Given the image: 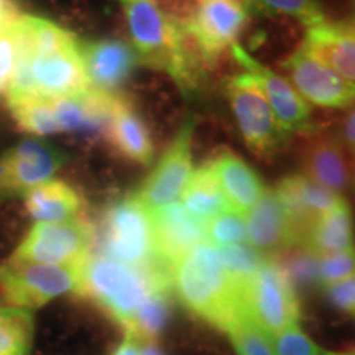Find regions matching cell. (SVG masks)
<instances>
[{
  "mask_svg": "<svg viewBox=\"0 0 355 355\" xmlns=\"http://www.w3.org/2000/svg\"><path fill=\"white\" fill-rule=\"evenodd\" d=\"M96 225L84 217L37 222L13 252V259L44 265L81 266L92 254Z\"/></svg>",
  "mask_w": 355,
  "mask_h": 355,
  "instance_id": "7",
  "label": "cell"
},
{
  "mask_svg": "<svg viewBox=\"0 0 355 355\" xmlns=\"http://www.w3.org/2000/svg\"><path fill=\"white\" fill-rule=\"evenodd\" d=\"M121 2H123V0H121Z\"/></svg>",
  "mask_w": 355,
  "mask_h": 355,
  "instance_id": "47",
  "label": "cell"
},
{
  "mask_svg": "<svg viewBox=\"0 0 355 355\" xmlns=\"http://www.w3.org/2000/svg\"><path fill=\"white\" fill-rule=\"evenodd\" d=\"M19 56L7 94L61 99L87 91L79 40L43 17L20 15L15 21Z\"/></svg>",
  "mask_w": 355,
  "mask_h": 355,
  "instance_id": "2",
  "label": "cell"
},
{
  "mask_svg": "<svg viewBox=\"0 0 355 355\" xmlns=\"http://www.w3.org/2000/svg\"><path fill=\"white\" fill-rule=\"evenodd\" d=\"M217 250H219L225 272H227L229 278L232 279V283L243 300L248 285H250V282L260 270V266L266 260L265 255L247 242L217 247Z\"/></svg>",
  "mask_w": 355,
  "mask_h": 355,
  "instance_id": "29",
  "label": "cell"
},
{
  "mask_svg": "<svg viewBox=\"0 0 355 355\" xmlns=\"http://www.w3.org/2000/svg\"><path fill=\"white\" fill-rule=\"evenodd\" d=\"M140 63L165 71L186 96L201 89L207 61L186 30L194 0H123Z\"/></svg>",
  "mask_w": 355,
  "mask_h": 355,
  "instance_id": "1",
  "label": "cell"
},
{
  "mask_svg": "<svg viewBox=\"0 0 355 355\" xmlns=\"http://www.w3.org/2000/svg\"><path fill=\"white\" fill-rule=\"evenodd\" d=\"M245 0H196L186 30L207 64L230 50L250 20Z\"/></svg>",
  "mask_w": 355,
  "mask_h": 355,
  "instance_id": "10",
  "label": "cell"
},
{
  "mask_svg": "<svg viewBox=\"0 0 355 355\" xmlns=\"http://www.w3.org/2000/svg\"><path fill=\"white\" fill-rule=\"evenodd\" d=\"M324 293L337 309L352 314L355 318V275L343 279V282L324 286Z\"/></svg>",
  "mask_w": 355,
  "mask_h": 355,
  "instance_id": "38",
  "label": "cell"
},
{
  "mask_svg": "<svg viewBox=\"0 0 355 355\" xmlns=\"http://www.w3.org/2000/svg\"><path fill=\"white\" fill-rule=\"evenodd\" d=\"M224 331L229 334L237 355H277L270 336L257 326L245 309L239 311L225 324Z\"/></svg>",
  "mask_w": 355,
  "mask_h": 355,
  "instance_id": "30",
  "label": "cell"
},
{
  "mask_svg": "<svg viewBox=\"0 0 355 355\" xmlns=\"http://www.w3.org/2000/svg\"><path fill=\"white\" fill-rule=\"evenodd\" d=\"M243 306L268 336L298 324L301 316L300 300L295 286L277 261L266 259L243 295Z\"/></svg>",
  "mask_w": 355,
  "mask_h": 355,
  "instance_id": "9",
  "label": "cell"
},
{
  "mask_svg": "<svg viewBox=\"0 0 355 355\" xmlns=\"http://www.w3.org/2000/svg\"><path fill=\"white\" fill-rule=\"evenodd\" d=\"M350 21L355 25V0H352V15H350Z\"/></svg>",
  "mask_w": 355,
  "mask_h": 355,
  "instance_id": "45",
  "label": "cell"
},
{
  "mask_svg": "<svg viewBox=\"0 0 355 355\" xmlns=\"http://www.w3.org/2000/svg\"><path fill=\"white\" fill-rule=\"evenodd\" d=\"M81 266L44 265L10 257L0 265V298L10 308L38 309L58 296L76 291Z\"/></svg>",
  "mask_w": 355,
  "mask_h": 355,
  "instance_id": "6",
  "label": "cell"
},
{
  "mask_svg": "<svg viewBox=\"0 0 355 355\" xmlns=\"http://www.w3.org/2000/svg\"><path fill=\"white\" fill-rule=\"evenodd\" d=\"M115 94L89 87L81 94L51 99L53 112L61 132L102 135L112 112Z\"/></svg>",
  "mask_w": 355,
  "mask_h": 355,
  "instance_id": "22",
  "label": "cell"
},
{
  "mask_svg": "<svg viewBox=\"0 0 355 355\" xmlns=\"http://www.w3.org/2000/svg\"><path fill=\"white\" fill-rule=\"evenodd\" d=\"M63 155L42 140H24L0 155V202L24 198L28 191L53 180Z\"/></svg>",
  "mask_w": 355,
  "mask_h": 355,
  "instance_id": "11",
  "label": "cell"
},
{
  "mask_svg": "<svg viewBox=\"0 0 355 355\" xmlns=\"http://www.w3.org/2000/svg\"><path fill=\"white\" fill-rule=\"evenodd\" d=\"M247 243L261 252L275 254L296 247L290 217L277 193L265 189L257 204L247 212Z\"/></svg>",
  "mask_w": 355,
  "mask_h": 355,
  "instance_id": "21",
  "label": "cell"
},
{
  "mask_svg": "<svg viewBox=\"0 0 355 355\" xmlns=\"http://www.w3.org/2000/svg\"><path fill=\"white\" fill-rule=\"evenodd\" d=\"M311 56L355 83V25L352 21L322 20L306 26L303 44Z\"/></svg>",
  "mask_w": 355,
  "mask_h": 355,
  "instance_id": "19",
  "label": "cell"
},
{
  "mask_svg": "<svg viewBox=\"0 0 355 355\" xmlns=\"http://www.w3.org/2000/svg\"><path fill=\"white\" fill-rule=\"evenodd\" d=\"M277 355H322L324 350L306 336L298 324H291L286 329L270 336Z\"/></svg>",
  "mask_w": 355,
  "mask_h": 355,
  "instance_id": "36",
  "label": "cell"
},
{
  "mask_svg": "<svg viewBox=\"0 0 355 355\" xmlns=\"http://www.w3.org/2000/svg\"><path fill=\"white\" fill-rule=\"evenodd\" d=\"M102 135L110 148L128 162L144 166L153 162L155 146L148 127L125 97L115 94L112 112Z\"/></svg>",
  "mask_w": 355,
  "mask_h": 355,
  "instance_id": "20",
  "label": "cell"
},
{
  "mask_svg": "<svg viewBox=\"0 0 355 355\" xmlns=\"http://www.w3.org/2000/svg\"><path fill=\"white\" fill-rule=\"evenodd\" d=\"M352 275H355V247L318 259V283L322 288Z\"/></svg>",
  "mask_w": 355,
  "mask_h": 355,
  "instance_id": "35",
  "label": "cell"
},
{
  "mask_svg": "<svg viewBox=\"0 0 355 355\" xmlns=\"http://www.w3.org/2000/svg\"><path fill=\"white\" fill-rule=\"evenodd\" d=\"M275 193L290 217L296 247L304 245L314 222L344 198L334 191L314 183L304 175L283 178Z\"/></svg>",
  "mask_w": 355,
  "mask_h": 355,
  "instance_id": "16",
  "label": "cell"
},
{
  "mask_svg": "<svg viewBox=\"0 0 355 355\" xmlns=\"http://www.w3.org/2000/svg\"><path fill=\"white\" fill-rule=\"evenodd\" d=\"M227 96L243 141L260 158H270L283 148L288 135L277 122L268 101L250 74L242 73L227 81Z\"/></svg>",
  "mask_w": 355,
  "mask_h": 355,
  "instance_id": "8",
  "label": "cell"
},
{
  "mask_svg": "<svg viewBox=\"0 0 355 355\" xmlns=\"http://www.w3.org/2000/svg\"><path fill=\"white\" fill-rule=\"evenodd\" d=\"M141 355H163L155 340H141Z\"/></svg>",
  "mask_w": 355,
  "mask_h": 355,
  "instance_id": "42",
  "label": "cell"
},
{
  "mask_svg": "<svg viewBox=\"0 0 355 355\" xmlns=\"http://www.w3.org/2000/svg\"><path fill=\"white\" fill-rule=\"evenodd\" d=\"M283 69L293 87L308 104L327 109H345L355 105V83L327 68L311 56L303 46L283 61Z\"/></svg>",
  "mask_w": 355,
  "mask_h": 355,
  "instance_id": "13",
  "label": "cell"
},
{
  "mask_svg": "<svg viewBox=\"0 0 355 355\" xmlns=\"http://www.w3.org/2000/svg\"><path fill=\"white\" fill-rule=\"evenodd\" d=\"M206 242L214 247L247 242L245 216L235 211H224L206 222Z\"/></svg>",
  "mask_w": 355,
  "mask_h": 355,
  "instance_id": "33",
  "label": "cell"
},
{
  "mask_svg": "<svg viewBox=\"0 0 355 355\" xmlns=\"http://www.w3.org/2000/svg\"><path fill=\"white\" fill-rule=\"evenodd\" d=\"M230 55L237 64H241L247 74H250L259 84L261 92L268 101L277 122L282 130L290 133H304L311 130V107L298 94L293 84L270 68L257 61L245 48L235 43L230 48Z\"/></svg>",
  "mask_w": 355,
  "mask_h": 355,
  "instance_id": "14",
  "label": "cell"
},
{
  "mask_svg": "<svg viewBox=\"0 0 355 355\" xmlns=\"http://www.w3.org/2000/svg\"><path fill=\"white\" fill-rule=\"evenodd\" d=\"M207 165L214 173L217 183L220 184L230 211L247 216V212L265 193L261 178L232 150H222L216 153Z\"/></svg>",
  "mask_w": 355,
  "mask_h": 355,
  "instance_id": "23",
  "label": "cell"
},
{
  "mask_svg": "<svg viewBox=\"0 0 355 355\" xmlns=\"http://www.w3.org/2000/svg\"><path fill=\"white\" fill-rule=\"evenodd\" d=\"M79 53L89 87L105 94H117L140 63L135 50L121 40L79 42Z\"/></svg>",
  "mask_w": 355,
  "mask_h": 355,
  "instance_id": "17",
  "label": "cell"
},
{
  "mask_svg": "<svg viewBox=\"0 0 355 355\" xmlns=\"http://www.w3.org/2000/svg\"><path fill=\"white\" fill-rule=\"evenodd\" d=\"M354 184H355V176H354Z\"/></svg>",
  "mask_w": 355,
  "mask_h": 355,
  "instance_id": "46",
  "label": "cell"
},
{
  "mask_svg": "<svg viewBox=\"0 0 355 355\" xmlns=\"http://www.w3.org/2000/svg\"><path fill=\"white\" fill-rule=\"evenodd\" d=\"M171 286L158 288L146 298L135 316L128 324L125 332L139 337L140 340H155L165 329L171 314Z\"/></svg>",
  "mask_w": 355,
  "mask_h": 355,
  "instance_id": "28",
  "label": "cell"
},
{
  "mask_svg": "<svg viewBox=\"0 0 355 355\" xmlns=\"http://www.w3.org/2000/svg\"><path fill=\"white\" fill-rule=\"evenodd\" d=\"M250 10L272 17H290L309 26L324 19L319 0H245Z\"/></svg>",
  "mask_w": 355,
  "mask_h": 355,
  "instance_id": "32",
  "label": "cell"
},
{
  "mask_svg": "<svg viewBox=\"0 0 355 355\" xmlns=\"http://www.w3.org/2000/svg\"><path fill=\"white\" fill-rule=\"evenodd\" d=\"M10 311H12L10 306L3 304L2 301H0V324H2L3 319H6V318L8 316V313H10Z\"/></svg>",
  "mask_w": 355,
  "mask_h": 355,
  "instance_id": "43",
  "label": "cell"
},
{
  "mask_svg": "<svg viewBox=\"0 0 355 355\" xmlns=\"http://www.w3.org/2000/svg\"><path fill=\"white\" fill-rule=\"evenodd\" d=\"M166 286H171L170 272L135 268L92 252L81 266L74 293L127 329L141 303L155 290Z\"/></svg>",
  "mask_w": 355,
  "mask_h": 355,
  "instance_id": "4",
  "label": "cell"
},
{
  "mask_svg": "<svg viewBox=\"0 0 355 355\" xmlns=\"http://www.w3.org/2000/svg\"><path fill=\"white\" fill-rule=\"evenodd\" d=\"M352 247H355L354 214L350 204L343 198L314 222L303 248L321 259Z\"/></svg>",
  "mask_w": 355,
  "mask_h": 355,
  "instance_id": "24",
  "label": "cell"
},
{
  "mask_svg": "<svg viewBox=\"0 0 355 355\" xmlns=\"http://www.w3.org/2000/svg\"><path fill=\"white\" fill-rule=\"evenodd\" d=\"M35 319L32 311L12 308L0 324V355H30Z\"/></svg>",
  "mask_w": 355,
  "mask_h": 355,
  "instance_id": "31",
  "label": "cell"
},
{
  "mask_svg": "<svg viewBox=\"0 0 355 355\" xmlns=\"http://www.w3.org/2000/svg\"><path fill=\"white\" fill-rule=\"evenodd\" d=\"M171 286L186 308L217 329H224L243 306L242 295L229 278L219 250L199 243L173 266Z\"/></svg>",
  "mask_w": 355,
  "mask_h": 355,
  "instance_id": "3",
  "label": "cell"
},
{
  "mask_svg": "<svg viewBox=\"0 0 355 355\" xmlns=\"http://www.w3.org/2000/svg\"><path fill=\"white\" fill-rule=\"evenodd\" d=\"M301 166L304 176L340 196L354 184L355 159L337 133H309L301 150Z\"/></svg>",
  "mask_w": 355,
  "mask_h": 355,
  "instance_id": "15",
  "label": "cell"
},
{
  "mask_svg": "<svg viewBox=\"0 0 355 355\" xmlns=\"http://www.w3.org/2000/svg\"><path fill=\"white\" fill-rule=\"evenodd\" d=\"M92 252L141 270H163L150 211L135 196L110 202L96 225ZM171 273V272H170Z\"/></svg>",
  "mask_w": 355,
  "mask_h": 355,
  "instance_id": "5",
  "label": "cell"
},
{
  "mask_svg": "<svg viewBox=\"0 0 355 355\" xmlns=\"http://www.w3.org/2000/svg\"><path fill=\"white\" fill-rule=\"evenodd\" d=\"M288 254L283 257L282 263L277 261L279 268L285 272L288 279L296 285H313L318 283V257L303 247L288 248Z\"/></svg>",
  "mask_w": 355,
  "mask_h": 355,
  "instance_id": "34",
  "label": "cell"
},
{
  "mask_svg": "<svg viewBox=\"0 0 355 355\" xmlns=\"http://www.w3.org/2000/svg\"><path fill=\"white\" fill-rule=\"evenodd\" d=\"M322 355H355V347L347 350H339V352H326V350H324Z\"/></svg>",
  "mask_w": 355,
  "mask_h": 355,
  "instance_id": "44",
  "label": "cell"
},
{
  "mask_svg": "<svg viewBox=\"0 0 355 355\" xmlns=\"http://www.w3.org/2000/svg\"><path fill=\"white\" fill-rule=\"evenodd\" d=\"M193 135L194 119L188 117L180 127L171 145L163 153L158 165L133 194L148 211L176 202V199L181 198L193 173Z\"/></svg>",
  "mask_w": 355,
  "mask_h": 355,
  "instance_id": "12",
  "label": "cell"
},
{
  "mask_svg": "<svg viewBox=\"0 0 355 355\" xmlns=\"http://www.w3.org/2000/svg\"><path fill=\"white\" fill-rule=\"evenodd\" d=\"M150 216L158 259L170 272L189 250L206 242V222L186 211L183 204H166L150 211Z\"/></svg>",
  "mask_w": 355,
  "mask_h": 355,
  "instance_id": "18",
  "label": "cell"
},
{
  "mask_svg": "<svg viewBox=\"0 0 355 355\" xmlns=\"http://www.w3.org/2000/svg\"><path fill=\"white\" fill-rule=\"evenodd\" d=\"M181 201L186 211L204 222L230 209L220 184L217 183L207 162L191 173L188 183L181 193Z\"/></svg>",
  "mask_w": 355,
  "mask_h": 355,
  "instance_id": "26",
  "label": "cell"
},
{
  "mask_svg": "<svg viewBox=\"0 0 355 355\" xmlns=\"http://www.w3.org/2000/svg\"><path fill=\"white\" fill-rule=\"evenodd\" d=\"M20 15L15 0H0V32L15 24Z\"/></svg>",
  "mask_w": 355,
  "mask_h": 355,
  "instance_id": "40",
  "label": "cell"
},
{
  "mask_svg": "<svg viewBox=\"0 0 355 355\" xmlns=\"http://www.w3.org/2000/svg\"><path fill=\"white\" fill-rule=\"evenodd\" d=\"M19 56V40H17L15 24L0 32V94L7 92L17 69Z\"/></svg>",
  "mask_w": 355,
  "mask_h": 355,
  "instance_id": "37",
  "label": "cell"
},
{
  "mask_svg": "<svg viewBox=\"0 0 355 355\" xmlns=\"http://www.w3.org/2000/svg\"><path fill=\"white\" fill-rule=\"evenodd\" d=\"M7 105L20 130L37 137L61 132L55 112H53L51 99L25 94H7Z\"/></svg>",
  "mask_w": 355,
  "mask_h": 355,
  "instance_id": "27",
  "label": "cell"
},
{
  "mask_svg": "<svg viewBox=\"0 0 355 355\" xmlns=\"http://www.w3.org/2000/svg\"><path fill=\"white\" fill-rule=\"evenodd\" d=\"M337 135H339L340 141H343L345 148H347V152L352 155V158L355 159V105H352L349 112L345 114Z\"/></svg>",
  "mask_w": 355,
  "mask_h": 355,
  "instance_id": "39",
  "label": "cell"
},
{
  "mask_svg": "<svg viewBox=\"0 0 355 355\" xmlns=\"http://www.w3.org/2000/svg\"><path fill=\"white\" fill-rule=\"evenodd\" d=\"M114 355H141V340L139 337L125 332V339L122 340Z\"/></svg>",
  "mask_w": 355,
  "mask_h": 355,
  "instance_id": "41",
  "label": "cell"
},
{
  "mask_svg": "<svg viewBox=\"0 0 355 355\" xmlns=\"http://www.w3.org/2000/svg\"><path fill=\"white\" fill-rule=\"evenodd\" d=\"M25 209L37 222H64L81 217L84 202L73 186L50 180L24 196Z\"/></svg>",
  "mask_w": 355,
  "mask_h": 355,
  "instance_id": "25",
  "label": "cell"
}]
</instances>
